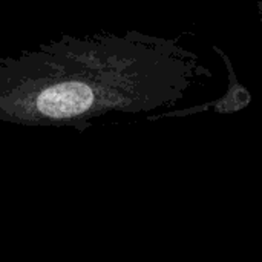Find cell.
I'll return each mask as SVG.
<instances>
[{"instance_id":"obj_1","label":"cell","mask_w":262,"mask_h":262,"mask_svg":"<svg viewBox=\"0 0 262 262\" xmlns=\"http://www.w3.org/2000/svg\"><path fill=\"white\" fill-rule=\"evenodd\" d=\"M143 46L134 34L61 35L0 58V121L84 132L143 101Z\"/></svg>"}]
</instances>
